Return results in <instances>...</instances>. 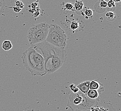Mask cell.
Here are the masks:
<instances>
[{"label":"cell","instance_id":"cell-21","mask_svg":"<svg viewBox=\"0 0 121 111\" xmlns=\"http://www.w3.org/2000/svg\"><path fill=\"white\" fill-rule=\"evenodd\" d=\"M99 6L103 9H106L107 7V2L105 0H100L99 2Z\"/></svg>","mask_w":121,"mask_h":111},{"label":"cell","instance_id":"cell-12","mask_svg":"<svg viewBox=\"0 0 121 111\" xmlns=\"http://www.w3.org/2000/svg\"><path fill=\"white\" fill-rule=\"evenodd\" d=\"M84 6V4L82 0H76L74 5V8L77 11H81Z\"/></svg>","mask_w":121,"mask_h":111},{"label":"cell","instance_id":"cell-14","mask_svg":"<svg viewBox=\"0 0 121 111\" xmlns=\"http://www.w3.org/2000/svg\"><path fill=\"white\" fill-rule=\"evenodd\" d=\"M106 8H107V10L108 11L114 12L116 9L115 2L113 0H109L107 2V7Z\"/></svg>","mask_w":121,"mask_h":111},{"label":"cell","instance_id":"cell-4","mask_svg":"<svg viewBox=\"0 0 121 111\" xmlns=\"http://www.w3.org/2000/svg\"><path fill=\"white\" fill-rule=\"evenodd\" d=\"M46 41L60 48L65 49L67 44V36L65 30L55 24L49 25V32Z\"/></svg>","mask_w":121,"mask_h":111},{"label":"cell","instance_id":"cell-8","mask_svg":"<svg viewBox=\"0 0 121 111\" xmlns=\"http://www.w3.org/2000/svg\"><path fill=\"white\" fill-rule=\"evenodd\" d=\"M91 81H86L79 83L77 87L81 92L86 95L90 89V83Z\"/></svg>","mask_w":121,"mask_h":111},{"label":"cell","instance_id":"cell-24","mask_svg":"<svg viewBox=\"0 0 121 111\" xmlns=\"http://www.w3.org/2000/svg\"><path fill=\"white\" fill-rule=\"evenodd\" d=\"M40 12L39 11H36L33 13V16L35 17H37L40 15Z\"/></svg>","mask_w":121,"mask_h":111},{"label":"cell","instance_id":"cell-3","mask_svg":"<svg viewBox=\"0 0 121 111\" xmlns=\"http://www.w3.org/2000/svg\"><path fill=\"white\" fill-rule=\"evenodd\" d=\"M99 100L91 99L80 92L70 93L68 99V106L72 111H87L96 107Z\"/></svg>","mask_w":121,"mask_h":111},{"label":"cell","instance_id":"cell-7","mask_svg":"<svg viewBox=\"0 0 121 111\" xmlns=\"http://www.w3.org/2000/svg\"><path fill=\"white\" fill-rule=\"evenodd\" d=\"M98 80L95 79L90 82V89L98 91V92L100 94L104 91V87L102 83L98 82Z\"/></svg>","mask_w":121,"mask_h":111},{"label":"cell","instance_id":"cell-15","mask_svg":"<svg viewBox=\"0 0 121 111\" xmlns=\"http://www.w3.org/2000/svg\"><path fill=\"white\" fill-rule=\"evenodd\" d=\"M95 9L96 12H97L98 13H102L105 11L106 9H103L102 8L99 6V2L96 3L95 4Z\"/></svg>","mask_w":121,"mask_h":111},{"label":"cell","instance_id":"cell-20","mask_svg":"<svg viewBox=\"0 0 121 111\" xmlns=\"http://www.w3.org/2000/svg\"><path fill=\"white\" fill-rule=\"evenodd\" d=\"M85 15L87 17L92 18L93 16V11L91 9H87L85 10Z\"/></svg>","mask_w":121,"mask_h":111},{"label":"cell","instance_id":"cell-25","mask_svg":"<svg viewBox=\"0 0 121 111\" xmlns=\"http://www.w3.org/2000/svg\"><path fill=\"white\" fill-rule=\"evenodd\" d=\"M115 3H119L121 1V0H113Z\"/></svg>","mask_w":121,"mask_h":111},{"label":"cell","instance_id":"cell-10","mask_svg":"<svg viewBox=\"0 0 121 111\" xmlns=\"http://www.w3.org/2000/svg\"><path fill=\"white\" fill-rule=\"evenodd\" d=\"M2 48L5 51H9L13 48V44L10 41L5 40L3 42Z\"/></svg>","mask_w":121,"mask_h":111},{"label":"cell","instance_id":"cell-17","mask_svg":"<svg viewBox=\"0 0 121 111\" xmlns=\"http://www.w3.org/2000/svg\"><path fill=\"white\" fill-rule=\"evenodd\" d=\"M79 27V23L77 21H72L70 24V28L73 30H77Z\"/></svg>","mask_w":121,"mask_h":111},{"label":"cell","instance_id":"cell-16","mask_svg":"<svg viewBox=\"0 0 121 111\" xmlns=\"http://www.w3.org/2000/svg\"><path fill=\"white\" fill-rule=\"evenodd\" d=\"M6 4L4 0H0V16L4 12Z\"/></svg>","mask_w":121,"mask_h":111},{"label":"cell","instance_id":"cell-22","mask_svg":"<svg viewBox=\"0 0 121 111\" xmlns=\"http://www.w3.org/2000/svg\"><path fill=\"white\" fill-rule=\"evenodd\" d=\"M15 4H16V6L22 9V8H23L24 7H25V5L22 2V1H21L18 0H17L16 1Z\"/></svg>","mask_w":121,"mask_h":111},{"label":"cell","instance_id":"cell-2","mask_svg":"<svg viewBox=\"0 0 121 111\" xmlns=\"http://www.w3.org/2000/svg\"><path fill=\"white\" fill-rule=\"evenodd\" d=\"M22 59L26 69L33 76H42L47 74L44 58L32 47L30 46L24 52Z\"/></svg>","mask_w":121,"mask_h":111},{"label":"cell","instance_id":"cell-23","mask_svg":"<svg viewBox=\"0 0 121 111\" xmlns=\"http://www.w3.org/2000/svg\"><path fill=\"white\" fill-rule=\"evenodd\" d=\"M10 8H12L13 10V11L16 12V13H18L19 12L21 11L22 10V9L18 7H17V6H15V7H9Z\"/></svg>","mask_w":121,"mask_h":111},{"label":"cell","instance_id":"cell-9","mask_svg":"<svg viewBox=\"0 0 121 111\" xmlns=\"http://www.w3.org/2000/svg\"><path fill=\"white\" fill-rule=\"evenodd\" d=\"M99 93L98 91L90 89L88 92L86 94V95L91 99H96L98 100H100L99 97Z\"/></svg>","mask_w":121,"mask_h":111},{"label":"cell","instance_id":"cell-18","mask_svg":"<svg viewBox=\"0 0 121 111\" xmlns=\"http://www.w3.org/2000/svg\"><path fill=\"white\" fill-rule=\"evenodd\" d=\"M70 90L72 91V92L76 93L79 91V89L78 88L77 86L74 84H72L69 86Z\"/></svg>","mask_w":121,"mask_h":111},{"label":"cell","instance_id":"cell-13","mask_svg":"<svg viewBox=\"0 0 121 111\" xmlns=\"http://www.w3.org/2000/svg\"><path fill=\"white\" fill-rule=\"evenodd\" d=\"M106 17L108 21H113L116 19V15L114 12L108 11L106 14Z\"/></svg>","mask_w":121,"mask_h":111},{"label":"cell","instance_id":"cell-6","mask_svg":"<svg viewBox=\"0 0 121 111\" xmlns=\"http://www.w3.org/2000/svg\"><path fill=\"white\" fill-rule=\"evenodd\" d=\"M90 111H117L111 104V102L108 101L107 102H103L100 103L99 106L93 107L90 110Z\"/></svg>","mask_w":121,"mask_h":111},{"label":"cell","instance_id":"cell-1","mask_svg":"<svg viewBox=\"0 0 121 111\" xmlns=\"http://www.w3.org/2000/svg\"><path fill=\"white\" fill-rule=\"evenodd\" d=\"M31 46L44 58L47 74H52L57 71L67 59V53L65 49L55 46L46 41Z\"/></svg>","mask_w":121,"mask_h":111},{"label":"cell","instance_id":"cell-5","mask_svg":"<svg viewBox=\"0 0 121 111\" xmlns=\"http://www.w3.org/2000/svg\"><path fill=\"white\" fill-rule=\"evenodd\" d=\"M49 24L46 22L37 24L31 27L27 38L30 45L46 41L48 33Z\"/></svg>","mask_w":121,"mask_h":111},{"label":"cell","instance_id":"cell-19","mask_svg":"<svg viewBox=\"0 0 121 111\" xmlns=\"http://www.w3.org/2000/svg\"><path fill=\"white\" fill-rule=\"evenodd\" d=\"M65 7L68 10H72L74 8V6L71 3H67L65 4Z\"/></svg>","mask_w":121,"mask_h":111},{"label":"cell","instance_id":"cell-11","mask_svg":"<svg viewBox=\"0 0 121 111\" xmlns=\"http://www.w3.org/2000/svg\"><path fill=\"white\" fill-rule=\"evenodd\" d=\"M30 7L31 8V9L29 10V12H31L33 13L34 12L40 11V7H39V0H37L35 2L32 3V4L30 5Z\"/></svg>","mask_w":121,"mask_h":111}]
</instances>
